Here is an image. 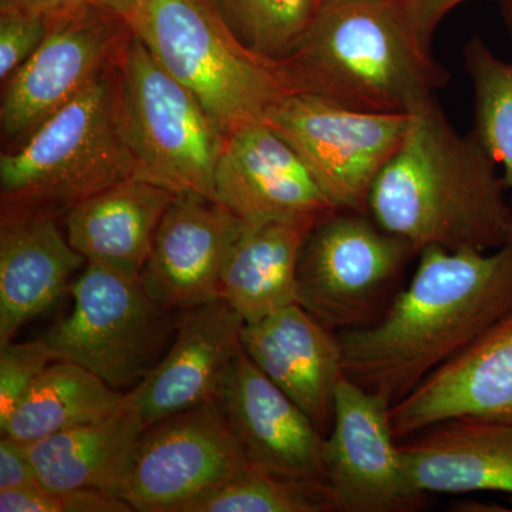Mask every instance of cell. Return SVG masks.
<instances>
[{
	"instance_id": "cell-1",
	"label": "cell",
	"mask_w": 512,
	"mask_h": 512,
	"mask_svg": "<svg viewBox=\"0 0 512 512\" xmlns=\"http://www.w3.org/2000/svg\"><path fill=\"white\" fill-rule=\"evenodd\" d=\"M417 256L409 284L375 323L339 332L345 376L390 406L512 312V242Z\"/></svg>"
},
{
	"instance_id": "cell-2",
	"label": "cell",
	"mask_w": 512,
	"mask_h": 512,
	"mask_svg": "<svg viewBox=\"0 0 512 512\" xmlns=\"http://www.w3.org/2000/svg\"><path fill=\"white\" fill-rule=\"evenodd\" d=\"M367 212L414 252H491L512 242V205L503 174L476 134L451 126L436 100L410 113L402 146L384 165Z\"/></svg>"
},
{
	"instance_id": "cell-3",
	"label": "cell",
	"mask_w": 512,
	"mask_h": 512,
	"mask_svg": "<svg viewBox=\"0 0 512 512\" xmlns=\"http://www.w3.org/2000/svg\"><path fill=\"white\" fill-rule=\"evenodd\" d=\"M276 64L293 93L373 113H413L448 83L393 0L322 3Z\"/></svg>"
},
{
	"instance_id": "cell-4",
	"label": "cell",
	"mask_w": 512,
	"mask_h": 512,
	"mask_svg": "<svg viewBox=\"0 0 512 512\" xmlns=\"http://www.w3.org/2000/svg\"><path fill=\"white\" fill-rule=\"evenodd\" d=\"M114 63L79 96L0 156L2 208L69 211L136 174L117 99Z\"/></svg>"
},
{
	"instance_id": "cell-5",
	"label": "cell",
	"mask_w": 512,
	"mask_h": 512,
	"mask_svg": "<svg viewBox=\"0 0 512 512\" xmlns=\"http://www.w3.org/2000/svg\"><path fill=\"white\" fill-rule=\"evenodd\" d=\"M130 28L225 133L265 121L293 93L278 64L242 45L207 0H144Z\"/></svg>"
},
{
	"instance_id": "cell-6",
	"label": "cell",
	"mask_w": 512,
	"mask_h": 512,
	"mask_svg": "<svg viewBox=\"0 0 512 512\" xmlns=\"http://www.w3.org/2000/svg\"><path fill=\"white\" fill-rule=\"evenodd\" d=\"M117 99L134 177L177 194L215 201L224 128L131 35L114 62Z\"/></svg>"
},
{
	"instance_id": "cell-7",
	"label": "cell",
	"mask_w": 512,
	"mask_h": 512,
	"mask_svg": "<svg viewBox=\"0 0 512 512\" xmlns=\"http://www.w3.org/2000/svg\"><path fill=\"white\" fill-rule=\"evenodd\" d=\"M72 312L40 336L57 360L76 363L113 389L137 387L173 342L181 312L156 301L141 278L87 262L70 286Z\"/></svg>"
},
{
	"instance_id": "cell-8",
	"label": "cell",
	"mask_w": 512,
	"mask_h": 512,
	"mask_svg": "<svg viewBox=\"0 0 512 512\" xmlns=\"http://www.w3.org/2000/svg\"><path fill=\"white\" fill-rule=\"evenodd\" d=\"M412 245L365 212L338 211L312 229L298 268V303L335 332L365 328L402 291Z\"/></svg>"
},
{
	"instance_id": "cell-9",
	"label": "cell",
	"mask_w": 512,
	"mask_h": 512,
	"mask_svg": "<svg viewBox=\"0 0 512 512\" xmlns=\"http://www.w3.org/2000/svg\"><path fill=\"white\" fill-rule=\"evenodd\" d=\"M265 123L302 158L339 211L367 212L384 165L406 137L410 114L373 113L309 93H291Z\"/></svg>"
},
{
	"instance_id": "cell-10",
	"label": "cell",
	"mask_w": 512,
	"mask_h": 512,
	"mask_svg": "<svg viewBox=\"0 0 512 512\" xmlns=\"http://www.w3.org/2000/svg\"><path fill=\"white\" fill-rule=\"evenodd\" d=\"M215 402L150 424L138 437L119 497L140 512H184L251 466Z\"/></svg>"
},
{
	"instance_id": "cell-11",
	"label": "cell",
	"mask_w": 512,
	"mask_h": 512,
	"mask_svg": "<svg viewBox=\"0 0 512 512\" xmlns=\"http://www.w3.org/2000/svg\"><path fill=\"white\" fill-rule=\"evenodd\" d=\"M390 407L349 377L339 380L323 446L325 481L336 511L414 512L429 503L404 467Z\"/></svg>"
},
{
	"instance_id": "cell-12",
	"label": "cell",
	"mask_w": 512,
	"mask_h": 512,
	"mask_svg": "<svg viewBox=\"0 0 512 512\" xmlns=\"http://www.w3.org/2000/svg\"><path fill=\"white\" fill-rule=\"evenodd\" d=\"M130 35L127 22L94 6L50 26L39 49L3 82V138L22 143L106 72Z\"/></svg>"
},
{
	"instance_id": "cell-13",
	"label": "cell",
	"mask_w": 512,
	"mask_h": 512,
	"mask_svg": "<svg viewBox=\"0 0 512 512\" xmlns=\"http://www.w3.org/2000/svg\"><path fill=\"white\" fill-rule=\"evenodd\" d=\"M215 201L245 224L316 227L339 211L298 153L265 121L244 124L225 136L215 170Z\"/></svg>"
},
{
	"instance_id": "cell-14",
	"label": "cell",
	"mask_w": 512,
	"mask_h": 512,
	"mask_svg": "<svg viewBox=\"0 0 512 512\" xmlns=\"http://www.w3.org/2000/svg\"><path fill=\"white\" fill-rule=\"evenodd\" d=\"M244 221L220 202L177 194L165 211L141 282L174 311L220 298L222 274Z\"/></svg>"
},
{
	"instance_id": "cell-15",
	"label": "cell",
	"mask_w": 512,
	"mask_h": 512,
	"mask_svg": "<svg viewBox=\"0 0 512 512\" xmlns=\"http://www.w3.org/2000/svg\"><path fill=\"white\" fill-rule=\"evenodd\" d=\"M456 419L512 424V312L390 407L399 441Z\"/></svg>"
},
{
	"instance_id": "cell-16",
	"label": "cell",
	"mask_w": 512,
	"mask_h": 512,
	"mask_svg": "<svg viewBox=\"0 0 512 512\" xmlns=\"http://www.w3.org/2000/svg\"><path fill=\"white\" fill-rule=\"evenodd\" d=\"M215 403L252 463L281 476L326 484L325 434L244 349L229 367Z\"/></svg>"
},
{
	"instance_id": "cell-17",
	"label": "cell",
	"mask_w": 512,
	"mask_h": 512,
	"mask_svg": "<svg viewBox=\"0 0 512 512\" xmlns=\"http://www.w3.org/2000/svg\"><path fill=\"white\" fill-rule=\"evenodd\" d=\"M244 319L221 298L181 312L163 359L124 394L144 426L215 402L229 367L242 349Z\"/></svg>"
},
{
	"instance_id": "cell-18",
	"label": "cell",
	"mask_w": 512,
	"mask_h": 512,
	"mask_svg": "<svg viewBox=\"0 0 512 512\" xmlns=\"http://www.w3.org/2000/svg\"><path fill=\"white\" fill-rule=\"evenodd\" d=\"M241 345L326 436L332 427L336 387L345 375L339 333L293 303L258 322L245 323Z\"/></svg>"
},
{
	"instance_id": "cell-19",
	"label": "cell",
	"mask_w": 512,
	"mask_h": 512,
	"mask_svg": "<svg viewBox=\"0 0 512 512\" xmlns=\"http://www.w3.org/2000/svg\"><path fill=\"white\" fill-rule=\"evenodd\" d=\"M86 264L57 227L55 212L2 208L0 345L53 308Z\"/></svg>"
},
{
	"instance_id": "cell-20",
	"label": "cell",
	"mask_w": 512,
	"mask_h": 512,
	"mask_svg": "<svg viewBox=\"0 0 512 512\" xmlns=\"http://www.w3.org/2000/svg\"><path fill=\"white\" fill-rule=\"evenodd\" d=\"M399 446L410 481L429 497L503 493L512 498V424L448 420Z\"/></svg>"
},
{
	"instance_id": "cell-21",
	"label": "cell",
	"mask_w": 512,
	"mask_h": 512,
	"mask_svg": "<svg viewBox=\"0 0 512 512\" xmlns=\"http://www.w3.org/2000/svg\"><path fill=\"white\" fill-rule=\"evenodd\" d=\"M174 192L126 178L77 202L66 215L70 245L87 262L141 278Z\"/></svg>"
},
{
	"instance_id": "cell-22",
	"label": "cell",
	"mask_w": 512,
	"mask_h": 512,
	"mask_svg": "<svg viewBox=\"0 0 512 512\" xmlns=\"http://www.w3.org/2000/svg\"><path fill=\"white\" fill-rule=\"evenodd\" d=\"M146 429L123 399L119 409L28 446L42 487L96 490L119 497L131 454Z\"/></svg>"
},
{
	"instance_id": "cell-23",
	"label": "cell",
	"mask_w": 512,
	"mask_h": 512,
	"mask_svg": "<svg viewBox=\"0 0 512 512\" xmlns=\"http://www.w3.org/2000/svg\"><path fill=\"white\" fill-rule=\"evenodd\" d=\"M315 225L245 224L225 264L220 298L254 323L298 303L302 249Z\"/></svg>"
},
{
	"instance_id": "cell-24",
	"label": "cell",
	"mask_w": 512,
	"mask_h": 512,
	"mask_svg": "<svg viewBox=\"0 0 512 512\" xmlns=\"http://www.w3.org/2000/svg\"><path fill=\"white\" fill-rule=\"evenodd\" d=\"M124 394L90 370L56 360L33 383L0 433L32 444L113 413Z\"/></svg>"
},
{
	"instance_id": "cell-25",
	"label": "cell",
	"mask_w": 512,
	"mask_h": 512,
	"mask_svg": "<svg viewBox=\"0 0 512 512\" xmlns=\"http://www.w3.org/2000/svg\"><path fill=\"white\" fill-rule=\"evenodd\" d=\"M464 66L474 90L473 133L503 170L512 205V62L474 36L464 47Z\"/></svg>"
},
{
	"instance_id": "cell-26",
	"label": "cell",
	"mask_w": 512,
	"mask_h": 512,
	"mask_svg": "<svg viewBox=\"0 0 512 512\" xmlns=\"http://www.w3.org/2000/svg\"><path fill=\"white\" fill-rule=\"evenodd\" d=\"M328 485L272 473L251 463L214 493L188 505L184 512H332Z\"/></svg>"
},
{
	"instance_id": "cell-27",
	"label": "cell",
	"mask_w": 512,
	"mask_h": 512,
	"mask_svg": "<svg viewBox=\"0 0 512 512\" xmlns=\"http://www.w3.org/2000/svg\"><path fill=\"white\" fill-rule=\"evenodd\" d=\"M239 42L279 62L315 19L322 0H207Z\"/></svg>"
},
{
	"instance_id": "cell-28",
	"label": "cell",
	"mask_w": 512,
	"mask_h": 512,
	"mask_svg": "<svg viewBox=\"0 0 512 512\" xmlns=\"http://www.w3.org/2000/svg\"><path fill=\"white\" fill-rule=\"evenodd\" d=\"M55 353L42 338L0 345V427L29 392L47 367L56 362Z\"/></svg>"
},
{
	"instance_id": "cell-29",
	"label": "cell",
	"mask_w": 512,
	"mask_h": 512,
	"mask_svg": "<svg viewBox=\"0 0 512 512\" xmlns=\"http://www.w3.org/2000/svg\"><path fill=\"white\" fill-rule=\"evenodd\" d=\"M2 512H130V504L117 495L96 490H49L36 487L0 491Z\"/></svg>"
},
{
	"instance_id": "cell-30",
	"label": "cell",
	"mask_w": 512,
	"mask_h": 512,
	"mask_svg": "<svg viewBox=\"0 0 512 512\" xmlns=\"http://www.w3.org/2000/svg\"><path fill=\"white\" fill-rule=\"evenodd\" d=\"M49 23L36 16L0 10V79L6 82L39 49Z\"/></svg>"
},
{
	"instance_id": "cell-31",
	"label": "cell",
	"mask_w": 512,
	"mask_h": 512,
	"mask_svg": "<svg viewBox=\"0 0 512 512\" xmlns=\"http://www.w3.org/2000/svg\"><path fill=\"white\" fill-rule=\"evenodd\" d=\"M421 45L431 50L434 33L448 12L467 0H393Z\"/></svg>"
},
{
	"instance_id": "cell-32",
	"label": "cell",
	"mask_w": 512,
	"mask_h": 512,
	"mask_svg": "<svg viewBox=\"0 0 512 512\" xmlns=\"http://www.w3.org/2000/svg\"><path fill=\"white\" fill-rule=\"evenodd\" d=\"M40 485L35 464L25 443L2 436L0 440V491L23 490Z\"/></svg>"
},
{
	"instance_id": "cell-33",
	"label": "cell",
	"mask_w": 512,
	"mask_h": 512,
	"mask_svg": "<svg viewBox=\"0 0 512 512\" xmlns=\"http://www.w3.org/2000/svg\"><path fill=\"white\" fill-rule=\"evenodd\" d=\"M92 6L90 0H0V10L36 16L49 23V26L82 15Z\"/></svg>"
},
{
	"instance_id": "cell-34",
	"label": "cell",
	"mask_w": 512,
	"mask_h": 512,
	"mask_svg": "<svg viewBox=\"0 0 512 512\" xmlns=\"http://www.w3.org/2000/svg\"><path fill=\"white\" fill-rule=\"evenodd\" d=\"M144 0H90L94 8L123 19L128 25L136 19Z\"/></svg>"
},
{
	"instance_id": "cell-35",
	"label": "cell",
	"mask_w": 512,
	"mask_h": 512,
	"mask_svg": "<svg viewBox=\"0 0 512 512\" xmlns=\"http://www.w3.org/2000/svg\"><path fill=\"white\" fill-rule=\"evenodd\" d=\"M505 3H507L508 22H510L512 30V0H505Z\"/></svg>"
},
{
	"instance_id": "cell-36",
	"label": "cell",
	"mask_w": 512,
	"mask_h": 512,
	"mask_svg": "<svg viewBox=\"0 0 512 512\" xmlns=\"http://www.w3.org/2000/svg\"><path fill=\"white\" fill-rule=\"evenodd\" d=\"M333 2H352V0H322V3H333Z\"/></svg>"
}]
</instances>
